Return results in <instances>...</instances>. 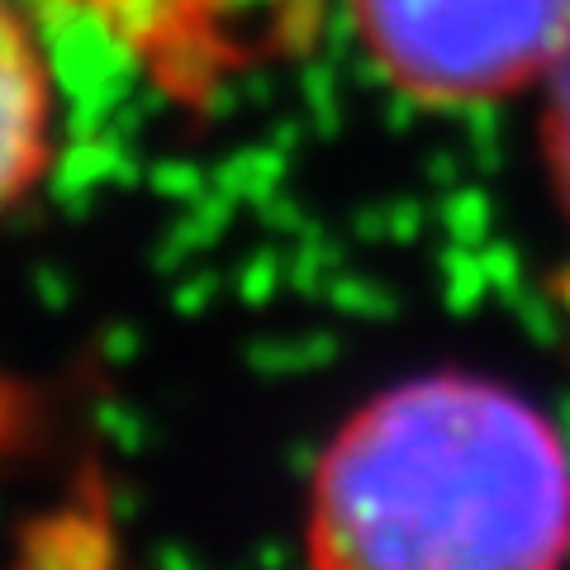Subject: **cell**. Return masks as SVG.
<instances>
[{"label":"cell","mask_w":570,"mask_h":570,"mask_svg":"<svg viewBox=\"0 0 570 570\" xmlns=\"http://www.w3.org/2000/svg\"><path fill=\"white\" fill-rule=\"evenodd\" d=\"M551 157H557V176L570 200V58L561 62V91H557V110H551Z\"/></svg>","instance_id":"cell-5"},{"label":"cell","mask_w":570,"mask_h":570,"mask_svg":"<svg viewBox=\"0 0 570 570\" xmlns=\"http://www.w3.org/2000/svg\"><path fill=\"white\" fill-rule=\"evenodd\" d=\"M176 110L205 115L247 71L305 48L324 0H52Z\"/></svg>","instance_id":"cell-3"},{"label":"cell","mask_w":570,"mask_h":570,"mask_svg":"<svg viewBox=\"0 0 570 570\" xmlns=\"http://www.w3.org/2000/svg\"><path fill=\"white\" fill-rule=\"evenodd\" d=\"M58 163V81L48 48L14 0H0V219Z\"/></svg>","instance_id":"cell-4"},{"label":"cell","mask_w":570,"mask_h":570,"mask_svg":"<svg viewBox=\"0 0 570 570\" xmlns=\"http://www.w3.org/2000/svg\"><path fill=\"white\" fill-rule=\"evenodd\" d=\"M6 428H10V400H6V385H0V442H6Z\"/></svg>","instance_id":"cell-6"},{"label":"cell","mask_w":570,"mask_h":570,"mask_svg":"<svg viewBox=\"0 0 570 570\" xmlns=\"http://www.w3.org/2000/svg\"><path fill=\"white\" fill-rule=\"evenodd\" d=\"M566 551V442L485 381L390 390L314 475V570H561Z\"/></svg>","instance_id":"cell-1"},{"label":"cell","mask_w":570,"mask_h":570,"mask_svg":"<svg viewBox=\"0 0 570 570\" xmlns=\"http://www.w3.org/2000/svg\"><path fill=\"white\" fill-rule=\"evenodd\" d=\"M376 71L423 105H485L561 71L570 0H347Z\"/></svg>","instance_id":"cell-2"}]
</instances>
